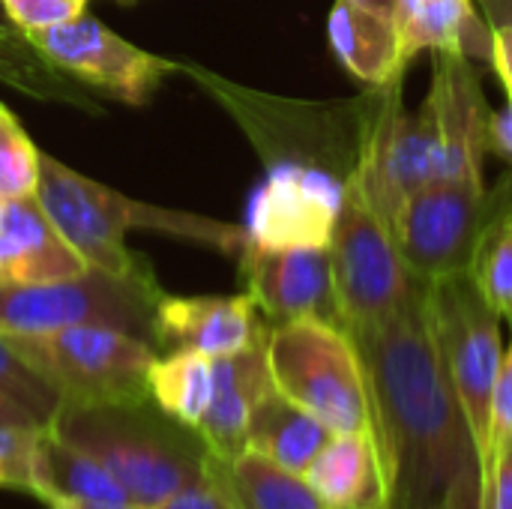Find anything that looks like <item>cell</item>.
Segmentation results:
<instances>
[{"mask_svg":"<svg viewBox=\"0 0 512 509\" xmlns=\"http://www.w3.org/2000/svg\"><path fill=\"white\" fill-rule=\"evenodd\" d=\"M348 336L366 372L387 509H489L483 453L441 357L426 282L396 315Z\"/></svg>","mask_w":512,"mask_h":509,"instance_id":"obj_1","label":"cell"},{"mask_svg":"<svg viewBox=\"0 0 512 509\" xmlns=\"http://www.w3.org/2000/svg\"><path fill=\"white\" fill-rule=\"evenodd\" d=\"M36 198L63 240L78 252V258L111 276H144L150 273L147 261L129 252L126 234L132 228L162 231L186 237L204 246H213L231 258H240L246 246L243 225H225L204 216H189L144 201H132L72 168L54 156L39 159V186Z\"/></svg>","mask_w":512,"mask_h":509,"instance_id":"obj_2","label":"cell"},{"mask_svg":"<svg viewBox=\"0 0 512 509\" xmlns=\"http://www.w3.org/2000/svg\"><path fill=\"white\" fill-rule=\"evenodd\" d=\"M48 429L93 456L135 507H159L210 471L204 438L147 402L135 405H66Z\"/></svg>","mask_w":512,"mask_h":509,"instance_id":"obj_3","label":"cell"},{"mask_svg":"<svg viewBox=\"0 0 512 509\" xmlns=\"http://www.w3.org/2000/svg\"><path fill=\"white\" fill-rule=\"evenodd\" d=\"M198 81L228 108L252 141L261 162L312 165L336 174L342 183L363 168L375 120L396 87H378L351 99H285L231 84L219 75L195 69Z\"/></svg>","mask_w":512,"mask_h":509,"instance_id":"obj_4","label":"cell"},{"mask_svg":"<svg viewBox=\"0 0 512 509\" xmlns=\"http://www.w3.org/2000/svg\"><path fill=\"white\" fill-rule=\"evenodd\" d=\"M267 366L273 387L333 435L375 432L363 360L342 327L321 318L270 324Z\"/></svg>","mask_w":512,"mask_h":509,"instance_id":"obj_5","label":"cell"},{"mask_svg":"<svg viewBox=\"0 0 512 509\" xmlns=\"http://www.w3.org/2000/svg\"><path fill=\"white\" fill-rule=\"evenodd\" d=\"M9 345L57 390L66 405L147 402L156 345L102 324L63 327L45 336H6Z\"/></svg>","mask_w":512,"mask_h":509,"instance_id":"obj_6","label":"cell"},{"mask_svg":"<svg viewBox=\"0 0 512 509\" xmlns=\"http://www.w3.org/2000/svg\"><path fill=\"white\" fill-rule=\"evenodd\" d=\"M162 288L153 270L144 276H111L87 270L78 279L21 285L0 282V333L45 336L63 327L102 324L153 342V318Z\"/></svg>","mask_w":512,"mask_h":509,"instance_id":"obj_7","label":"cell"},{"mask_svg":"<svg viewBox=\"0 0 512 509\" xmlns=\"http://www.w3.org/2000/svg\"><path fill=\"white\" fill-rule=\"evenodd\" d=\"M327 249L345 333L387 321L426 282L405 264L393 228L372 210L357 180L345 183V201Z\"/></svg>","mask_w":512,"mask_h":509,"instance_id":"obj_8","label":"cell"},{"mask_svg":"<svg viewBox=\"0 0 512 509\" xmlns=\"http://www.w3.org/2000/svg\"><path fill=\"white\" fill-rule=\"evenodd\" d=\"M432 330L447 363L450 381L459 393L477 447L483 453L489 480V429H492V396L501 372L504 348L495 309L480 297L471 276L450 273L426 282Z\"/></svg>","mask_w":512,"mask_h":509,"instance_id":"obj_9","label":"cell"},{"mask_svg":"<svg viewBox=\"0 0 512 509\" xmlns=\"http://www.w3.org/2000/svg\"><path fill=\"white\" fill-rule=\"evenodd\" d=\"M489 213L492 189L483 177H441L405 201L393 237L405 264L429 282L468 270Z\"/></svg>","mask_w":512,"mask_h":509,"instance_id":"obj_10","label":"cell"},{"mask_svg":"<svg viewBox=\"0 0 512 509\" xmlns=\"http://www.w3.org/2000/svg\"><path fill=\"white\" fill-rule=\"evenodd\" d=\"M441 177V132L432 99L417 111H405L402 84L387 93L375 120L366 159L354 177L372 210L393 228L405 201Z\"/></svg>","mask_w":512,"mask_h":509,"instance_id":"obj_11","label":"cell"},{"mask_svg":"<svg viewBox=\"0 0 512 509\" xmlns=\"http://www.w3.org/2000/svg\"><path fill=\"white\" fill-rule=\"evenodd\" d=\"M24 36L51 66L117 96L126 105H144L162 84V78L180 69L171 60L126 42L99 18L84 12L78 18L45 30H30Z\"/></svg>","mask_w":512,"mask_h":509,"instance_id":"obj_12","label":"cell"},{"mask_svg":"<svg viewBox=\"0 0 512 509\" xmlns=\"http://www.w3.org/2000/svg\"><path fill=\"white\" fill-rule=\"evenodd\" d=\"M345 183L312 165H270L246 207V243L258 249L330 246Z\"/></svg>","mask_w":512,"mask_h":509,"instance_id":"obj_13","label":"cell"},{"mask_svg":"<svg viewBox=\"0 0 512 509\" xmlns=\"http://www.w3.org/2000/svg\"><path fill=\"white\" fill-rule=\"evenodd\" d=\"M237 261L246 282V294H252L267 324L321 318L342 327L327 246L258 249L246 243Z\"/></svg>","mask_w":512,"mask_h":509,"instance_id":"obj_14","label":"cell"},{"mask_svg":"<svg viewBox=\"0 0 512 509\" xmlns=\"http://www.w3.org/2000/svg\"><path fill=\"white\" fill-rule=\"evenodd\" d=\"M429 99L441 132V177H483L495 111L489 108L480 75L465 54L432 51Z\"/></svg>","mask_w":512,"mask_h":509,"instance_id":"obj_15","label":"cell"},{"mask_svg":"<svg viewBox=\"0 0 512 509\" xmlns=\"http://www.w3.org/2000/svg\"><path fill=\"white\" fill-rule=\"evenodd\" d=\"M270 333L252 294L231 297H168L162 294L153 318L156 351H195L210 360L240 354Z\"/></svg>","mask_w":512,"mask_h":509,"instance_id":"obj_16","label":"cell"},{"mask_svg":"<svg viewBox=\"0 0 512 509\" xmlns=\"http://www.w3.org/2000/svg\"><path fill=\"white\" fill-rule=\"evenodd\" d=\"M87 270L36 195L0 201V282L42 285L78 279Z\"/></svg>","mask_w":512,"mask_h":509,"instance_id":"obj_17","label":"cell"},{"mask_svg":"<svg viewBox=\"0 0 512 509\" xmlns=\"http://www.w3.org/2000/svg\"><path fill=\"white\" fill-rule=\"evenodd\" d=\"M213 378V402L198 426V435L216 459H234L246 450L255 408L276 390L267 366V339L240 354L213 360Z\"/></svg>","mask_w":512,"mask_h":509,"instance_id":"obj_18","label":"cell"},{"mask_svg":"<svg viewBox=\"0 0 512 509\" xmlns=\"http://www.w3.org/2000/svg\"><path fill=\"white\" fill-rule=\"evenodd\" d=\"M327 39L336 60L369 90L402 84L411 57L399 24L351 0H336L327 18Z\"/></svg>","mask_w":512,"mask_h":509,"instance_id":"obj_19","label":"cell"},{"mask_svg":"<svg viewBox=\"0 0 512 509\" xmlns=\"http://www.w3.org/2000/svg\"><path fill=\"white\" fill-rule=\"evenodd\" d=\"M303 480L327 509H387V477L375 432L333 435Z\"/></svg>","mask_w":512,"mask_h":509,"instance_id":"obj_20","label":"cell"},{"mask_svg":"<svg viewBox=\"0 0 512 509\" xmlns=\"http://www.w3.org/2000/svg\"><path fill=\"white\" fill-rule=\"evenodd\" d=\"M30 495L51 507L69 504H132L126 489L84 450L72 447L48 426L36 438Z\"/></svg>","mask_w":512,"mask_h":509,"instance_id":"obj_21","label":"cell"},{"mask_svg":"<svg viewBox=\"0 0 512 509\" xmlns=\"http://www.w3.org/2000/svg\"><path fill=\"white\" fill-rule=\"evenodd\" d=\"M396 24L411 60L420 51L492 60V27L477 18L474 0H399Z\"/></svg>","mask_w":512,"mask_h":509,"instance_id":"obj_22","label":"cell"},{"mask_svg":"<svg viewBox=\"0 0 512 509\" xmlns=\"http://www.w3.org/2000/svg\"><path fill=\"white\" fill-rule=\"evenodd\" d=\"M330 438L333 432L321 420H315L312 414L288 402L279 390H273L252 414L246 450H255L279 468L303 477Z\"/></svg>","mask_w":512,"mask_h":509,"instance_id":"obj_23","label":"cell"},{"mask_svg":"<svg viewBox=\"0 0 512 509\" xmlns=\"http://www.w3.org/2000/svg\"><path fill=\"white\" fill-rule=\"evenodd\" d=\"M213 474L222 480L237 509H327L300 474H291L255 450L234 459H210Z\"/></svg>","mask_w":512,"mask_h":509,"instance_id":"obj_24","label":"cell"},{"mask_svg":"<svg viewBox=\"0 0 512 509\" xmlns=\"http://www.w3.org/2000/svg\"><path fill=\"white\" fill-rule=\"evenodd\" d=\"M465 273L495 315L512 321V174L492 189V213Z\"/></svg>","mask_w":512,"mask_h":509,"instance_id":"obj_25","label":"cell"},{"mask_svg":"<svg viewBox=\"0 0 512 509\" xmlns=\"http://www.w3.org/2000/svg\"><path fill=\"white\" fill-rule=\"evenodd\" d=\"M213 384V360L195 351H168L147 375L153 405L195 432L213 402Z\"/></svg>","mask_w":512,"mask_h":509,"instance_id":"obj_26","label":"cell"},{"mask_svg":"<svg viewBox=\"0 0 512 509\" xmlns=\"http://www.w3.org/2000/svg\"><path fill=\"white\" fill-rule=\"evenodd\" d=\"M42 153L27 138L15 114L0 102V201L36 195Z\"/></svg>","mask_w":512,"mask_h":509,"instance_id":"obj_27","label":"cell"},{"mask_svg":"<svg viewBox=\"0 0 512 509\" xmlns=\"http://www.w3.org/2000/svg\"><path fill=\"white\" fill-rule=\"evenodd\" d=\"M0 390L15 396L45 426L51 423L54 411L60 408L57 390L9 345V339L3 333H0Z\"/></svg>","mask_w":512,"mask_h":509,"instance_id":"obj_28","label":"cell"},{"mask_svg":"<svg viewBox=\"0 0 512 509\" xmlns=\"http://www.w3.org/2000/svg\"><path fill=\"white\" fill-rule=\"evenodd\" d=\"M42 429L0 426V489L30 492L33 450Z\"/></svg>","mask_w":512,"mask_h":509,"instance_id":"obj_29","label":"cell"},{"mask_svg":"<svg viewBox=\"0 0 512 509\" xmlns=\"http://www.w3.org/2000/svg\"><path fill=\"white\" fill-rule=\"evenodd\" d=\"M507 90V108L492 114V147L512 159V21L492 30V60H489Z\"/></svg>","mask_w":512,"mask_h":509,"instance_id":"obj_30","label":"cell"},{"mask_svg":"<svg viewBox=\"0 0 512 509\" xmlns=\"http://www.w3.org/2000/svg\"><path fill=\"white\" fill-rule=\"evenodd\" d=\"M3 12L21 33H30L78 18L84 9L72 0H3Z\"/></svg>","mask_w":512,"mask_h":509,"instance_id":"obj_31","label":"cell"},{"mask_svg":"<svg viewBox=\"0 0 512 509\" xmlns=\"http://www.w3.org/2000/svg\"><path fill=\"white\" fill-rule=\"evenodd\" d=\"M512 444V345L501 360V372L492 396V429H489V477L492 462Z\"/></svg>","mask_w":512,"mask_h":509,"instance_id":"obj_32","label":"cell"},{"mask_svg":"<svg viewBox=\"0 0 512 509\" xmlns=\"http://www.w3.org/2000/svg\"><path fill=\"white\" fill-rule=\"evenodd\" d=\"M213 459V456H210ZM153 509H237L234 498L228 495V489L222 486V480L213 474V468L207 471L204 480L180 489L177 495H171L168 501H162Z\"/></svg>","mask_w":512,"mask_h":509,"instance_id":"obj_33","label":"cell"},{"mask_svg":"<svg viewBox=\"0 0 512 509\" xmlns=\"http://www.w3.org/2000/svg\"><path fill=\"white\" fill-rule=\"evenodd\" d=\"M489 509H512V444L492 462Z\"/></svg>","mask_w":512,"mask_h":509,"instance_id":"obj_34","label":"cell"},{"mask_svg":"<svg viewBox=\"0 0 512 509\" xmlns=\"http://www.w3.org/2000/svg\"><path fill=\"white\" fill-rule=\"evenodd\" d=\"M0 426H21V429H45L42 420H36L15 396L0 390Z\"/></svg>","mask_w":512,"mask_h":509,"instance_id":"obj_35","label":"cell"},{"mask_svg":"<svg viewBox=\"0 0 512 509\" xmlns=\"http://www.w3.org/2000/svg\"><path fill=\"white\" fill-rule=\"evenodd\" d=\"M489 18V27H504L512 21V0H480Z\"/></svg>","mask_w":512,"mask_h":509,"instance_id":"obj_36","label":"cell"},{"mask_svg":"<svg viewBox=\"0 0 512 509\" xmlns=\"http://www.w3.org/2000/svg\"><path fill=\"white\" fill-rule=\"evenodd\" d=\"M375 15H384V18H393L396 21V12H399V0H351Z\"/></svg>","mask_w":512,"mask_h":509,"instance_id":"obj_37","label":"cell"},{"mask_svg":"<svg viewBox=\"0 0 512 509\" xmlns=\"http://www.w3.org/2000/svg\"><path fill=\"white\" fill-rule=\"evenodd\" d=\"M51 509H147V507H135V504H69V507H51Z\"/></svg>","mask_w":512,"mask_h":509,"instance_id":"obj_38","label":"cell"},{"mask_svg":"<svg viewBox=\"0 0 512 509\" xmlns=\"http://www.w3.org/2000/svg\"><path fill=\"white\" fill-rule=\"evenodd\" d=\"M6 24H12V21L6 18V12H3V0H0V30H6Z\"/></svg>","mask_w":512,"mask_h":509,"instance_id":"obj_39","label":"cell"},{"mask_svg":"<svg viewBox=\"0 0 512 509\" xmlns=\"http://www.w3.org/2000/svg\"><path fill=\"white\" fill-rule=\"evenodd\" d=\"M72 3H78V6H81V9H84V3H87V0H72Z\"/></svg>","mask_w":512,"mask_h":509,"instance_id":"obj_40","label":"cell"}]
</instances>
